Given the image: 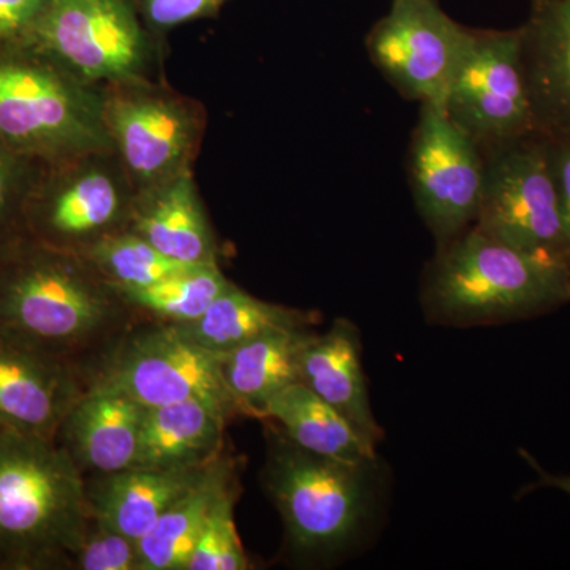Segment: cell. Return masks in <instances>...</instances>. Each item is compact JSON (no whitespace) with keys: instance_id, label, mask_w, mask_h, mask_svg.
I'll list each match as a JSON object with an SVG mask.
<instances>
[{"instance_id":"obj_1","label":"cell","mask_w":570,"mask_h":570,"mask_svg":"<svg viewBox=\"0 0 570 570\" xmlns=\"http://www.w3.org/2000/svg\"><path fill=\"white\" fill-rule=\"evenodd\" d=\"M134 307L80 254L24 236L0 254V328L88 374L138 321ZM88 367V370H89Z\"/></svg>"},{"instance_id":"obj_2","label":"cell","mask_w":570,"mask_h":570,"mask_svg":"<svg viewBox=\"0 0 570 570\" xmlns=\"http://www.w3.org/2000/svg\"><path fill=\"white\" fill-rule=\"evenodd\" d=\"M91 524L85 475L69 453L0 426V569H71Z\"/></svg>"},{"instance_id":"obj_3","label":"cell","mask_w":570,"mask_h":570,"mask_svg":"<svg viewBox=\"0 0 570 570\" xmlns=\"http://www.w3.org/2000/svg\"><path fill=\"white\" fill-rule=\"evenodd\" d=\"M422 298L428 317L445 325L534 317L570 302V266L471 227L438 247Z\"/></svg>"},{"instance_id":"obj_4","label":"cell","mask_w":570,"mask_h":570,"mask_svg":"<svg viewBox=\"0 0 570 570\" xmlns=\"http://www.w3.org/2000/svg\"><path fill=\"white\" fill-rule=\"evenodd\" d=\"M0 141L41 165L111 148L100 86L29 40H0Z\"/></svg>"},{"instance_id":"obj_5","label":"cell","mask_w":570,"mask_h":570,"mask_svg":"<svg viewBox=\"0 0 570 570\" xmlns=\"http://www.w3.org/2000/svg\"><path fill=\"white\" fill-rule=\"evenodd\" d=\"M376 461H344L299 448L283 431L272 436L264 487L283 515L299 557H330L365 527L373 505Z\"/></svg>"},{"instance_id":"obj_6","label":"cell","mask_w":570,"mask_h":570,"mask_svg":"<svg viewBox=\"0 0 570 570\" xmlns=\"http://www.w3.org/2000/svg\"><path fill=\"white\" fill-rule=\"evenodd\" d=\"M100 92L108 140L135 193L193 171L208 121L204 104L156 78L108 82Z\"/></svg>"},{"instance_id":"obj_7","label":"cell","mask_w":570,"mask_h":570,"mask_svg":"<svg viewBox=\"0 0 570 570\" xmlns=\"http://www.w3.org/2000/svg\"><path fill=\"white\" fill-rule=\"evenodd\" d=\"M224 355L202 347L176 325L135 324L88 370V385L119 390L145 407L202 401L230 422L242 406L224 377Z\"/></svg>"},{"instance_id":"obj_8","label":"cell","mask_w":570,"mask_h":570,"mask_svg":"<svg viewBox=\"0 0 570 570\" xmlns=\"http://www.w3.org/2000/svg\"><path fill=\"white\" fill-rule=\"evenodd\" d=\"M135 187L112 148L45 165L26 206V235L82 254L129 230Z\"/></svg>"},{"instance_id":"obj_9","label":"cell","mask_w":570,"mask_h":570,"mask_svg":"<svg viewBox=\"0 0 570 570\" xmlns=\"http://www.w3.org/2000/svg\"><path fill=\"white\" fill-rule=\"evenodd\" d=\"M26 40L94 86L154 78L164 55L135 0H48Z\"/></svg>"},{"instance_id":"obj_10","label":"cell","mask_w":570,"mask_h":570,"mask_svg":"<svg viewBox=\"0 0 570 570\" xmlns=\"http://www.w3.org/2000/svg\"><path fill=\"white\" fill-rule=\"evenodd\" d=\"M482 153L485 183L472 227L517 249L569 265L549 138L532 134Z\"/></svg>"},{"instance_id":"obj_11","label":"cell","mask_w":570,"mask_h":570,"mask_svg":"<svg viewBox=\"0 0 570 570\" xmlns=\"http://www.w3.org/2000/svg\"><path fill=\"white\" fill-rule=\"evenodd\" d=\"M442 108L482 151L539 132L521 59L520 28L471 29L466 55Z\"/></svg>"},{"instance_id":"obj_12","label":"cell","mask_w":570,"mask_h":570,"mask_svg":"<svg viewBox=\"0 0 570 570\" xmlns=\"http://www.w3.org/2000/svg\"><path fill=\"white\" fill-rule=\"evenodd\" d=\"M409 181L438 247L474 225L485 183V157L442 107L420 105L409 148Z\"/></svg>"},{"instance_id":"obj_13","label":"cell","mask_w":570,"mask_h":570,"mask_svg":"<svg viewBox=\"0 0 570 570\" xmlns=\"http://www.w3.org/2000/svg\"><path fill=\"white\" fill-rule=\"evenodd\" d=\"M469 40L471 29L452 20L436 0H393L367 33L366 50L401 96L442 107Z\"/></svg>"},{"instance_id":"obj_14","label":"cell","mask_w":570,"mask_h":570,"mask_svg":"<svg viewBox=\"0 0 570 570\" xmlns=\"http://www.w3.org/2000/svg\"><path fill=\"white\" fill-rule=\"evenodd\" d=\"M86 390L80 366L0 328V426L56 441Z\"/></svg>"},{"instance_id":"obj_15","label":"cell","mask_w":570,"mask_h":570,"mask_svg":"<svg viewBox=\"0 0 570 570\" xmlns=\"http://www.w3.org/2000/svg\"><path fill=\"white\" fill-rule=\"evenodd\" d=\"M146 407L119 390L91 384L70 409L56 442L81 474L135 468Z\"/></svg>"},{"instance_id":"obj_16","label":"cell","mask_w":570,"mask_h":570,"mask_svg":"<svg viewBox=\"0 0 570 570\" xmlns=\"http://www.w3.org/2000/svg\"><path fill=\"white\" fill-rule=\"evenodd\" d=\"M520 31L535 126L550 140H570V0H532Z\"/></svg>"},{"instance_id":"obj_17","label":"cell","mask_w":570,"mask_h":570,"mask_svg":"<svg viewBox=\"0 0 570 570\" xmlns=\"http://www.w3.org/2000/svg\"><path fill=\"white\" fill-rule=\"evenodd\" d=\"M208 466H135L92 475L89 482L85 479L92 519L138 542L204 478Z\"/></svg>"},{"instance_id":"obj_18","label":"cell","mask_w":570,"mask_h":570,"mask_svg":"<svg viewBox=\"0 0 570 570\" xmlns=\"http://www.w3.org/2000/svg\"><path fill=\"white\" fill-rule=\"evenodd\" d=\"M299 382L332 404L370 444H379L382 430L371 409L362 344L352 322L337 318L328 332L311 333L299 355Z\"/></svg>"},{"instance_id":"obj_19","label":"cell","mask_w":570,"mask_h":570,"mask_svg":"<svg viewBox=\"0 0 570 570\" xmlns=\"http://www.w3.org/2000/svg\"><path fill=\"white\" fill-rule=\"evenodd\" d=\"M129 230L171 261L187 265L219 264L216 238L194 171L135 195Z\"/></svg>"},{"instance_id":"obj_20","label":"cell","mask_w":570,"mask_h":570,"mask_svg":"<svg viewBox=\"0 0 570 570\" xmlns=\"http://www.w3.org/2000/svg\"><path fill=\"white\" fill-rule=\"evenodd\" d=\"M227 425L224 415L202 401L146 407L135 466H206L224 452Z\"/></svg>"},{"instance_id":"obj_21","label":"cell","mask_w":570,"mask_h":570,"mask_svg":"<svg viewBox=\"0 0 570 570\" xmlns=\"http://www.w3.org/2000/svg\"><path fill=\"white\" fill-rule=\"evenodd\" d=\"M309 328H283L224 354V377L247 417H265L269 401L299 382V355Z\"/></svg>"},{"instance_id":"obj_22","label":"cell","mask_w":570,"mask_h":570,"mask_svg":"<svg viewBox=\"0 0 570 570\" xmlns=\"http://www.w3.org/2000/svg\"><path fill=\"white\" fill-rule=\"evenodd\" d=\"M235 482L236 461L223 452L206 468L204 478L138 540L142 570H186L209 510Z\"/></svg>"},{"instance_id":"obj_23","label":"cell","mask_w":570,"mask_h":570,"mask_svg":"<svg viewBox=\"0 0 570 570\" xmlns=\"http://www.w3.org/2000/svg\"><path fill=\"white\" fill-rule=\"evenodd\" d=\"M299 448L344 461H376L370 444L343 414L302 382L277 393L265 409V417Z\"/></svg>"},{"instance_id":"obj_24","label":"cell","mask_w":570,"mask_h":570,"mask_svg":"<svg viewBox=\"0 0 570 570\" xmlns=\"http://www.w3.org/2000/svg\"><path fill=\"white\" fill-rule=\"evenodd\" d=\"M314 318L302 309L264 302L232 283L214 299L204 316L179 330L216 354H227L265 333L283 328H309Z\"/></svg>"},{"instance_id":"obj_25","label":"cell","mask_w":570,"mask_h":570,"mask_svg":"<svg viewBox=\"0 0 570 570\" xmlns=\"http://www.w3.org/2000/svg\"><path fill=\"white\" fill-rule=\"evenodd\" d=\"M230 284L219 264L194 265L122 295L141 321L184 325L204 316Z\"/></svg>"},{"instance_id":"obj_26","label":"cell","mask_w":570,"mask_h":570,"mask_svg":"<svg viewBox=\"0 0 570 570\" xmlns=\"http://www.w3.org/2000/svg\"><path fill=\"white\" fill-rule=\"evenodd\" d=\"M80 255L121 294L148 287L194 266L171 261L132 230L107 236Z\"/></svg>"},{"instance_id":"obj_27","label":"cell","mask_w":570,"mask_h":570,"mask_svg":"<svg viewBox=\"0 0 570 570\" xmlns=\"http://www.w3.org/2000/svg\"><path fill=\"white\" fill-rule=\"evenodd\" d=\"M238 482L214 502L187 562L186 570H246L250 568L235 524Z\"/></svg>"},{"instance_id":"obj_28","label":"cell","mask_w":570,"mask_h":570,"mask_svg":"<svg viewBox=\"0 0 570 570\" xmlns=\"http://www.w3.org/2000/svg\"><path fill=\"white\" fill-rule=\"evenodd\" d=\"M45 165L0 141V254L26 235V206Z\"/></svg>"},{"instance_id":"obj_29","label":"cell","mask_w":570,"mask_h":570,"mask_svg":"<svg viewBox=\"0 0 570 570\" xmlns=\"http://www.w3.org/2000/svg\"><path fill=\"white\" fill-rule=\"evenodd\" d=\"M75 570H142L137 540L94 521L81 549L75 554Z\"/></svg>"},{"instance_id":"obj_30","label":"cell","mask_w":570,"mask_h":570,"mask_svg":"<svg viewBox=\"0 0 570 570\" xmlns=\"http://www.w3.org/2000/svg\"><path fill=\"white\" fill-rule=\"evenodd\" d=\"M232 0H135L142 22L157 37H164L187 22L219 14Z\"/></svg>"},{"instance_id":"obj_31","label":"cell","mask_w":570,"mask_h":570,"mask_svg":"<svg viewBox=\"0 0 570 570\" xmlns=\"http://www.w3.org/2000/svg\"><path fill=\"white\" fill-rule=\"evenodd\" d=\"M48 0H0V40H26Z\"/></svg>"},{"instance_id":"obj_32","label":"cell","mask_w":570,"mask_h":570,"mask_svg":"<svg viewBox=\"0 0 570 570\" xmlns=\"http://www.w3.org/2000/svg\"><path fill=\"white\" fill-rule=\"evenodd\" d=\"M550 159L560 200L562 238L570 266V140H550Z\"/></svg>"},{"instance_id":"obj_33","label":"cell","mask_w":570,"mask_h":570,"mask_svg":"<svg viewBox=\"0 0 570 570\" xmlns=\"http://www.w3.org/2000/svg\"><path fill=\"white\" fill-rule=\"evenodd\" d=\"M523 455L530 461L532 468L538 469V487H551V489L564 491V493H568L570 497V475L550 474V472L542 471V469L535 464V461L532 460L531 456H528L527 453L523 452Z\"/></svg>"}]
</instances>
